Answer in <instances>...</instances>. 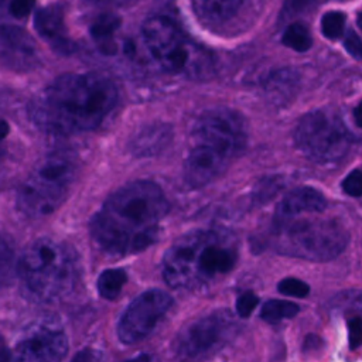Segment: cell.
Segmentation results:
<instances>
[{"instance_id": "cell-1", "label": "cell", "mask_w": 362, "mask_h": 362, "mask_svg": "<svg viewBox=\"0 0 362 362\" xmlns=\"http://www.w3.org/2000/svg\"><path fill=\"white\" fill-rule=\"evenodd\" d=\"M170 204L153 181H133L103 202L89 230L93 242L107 255L127 256L156 243Z\"/></svg>"}, {"instance_id": "cell-2", "label": "cell", "mask_w": 362, "mask_h": 362, "mask_svg": "<svg viewBox=\"0 0 362 362\" xmlns=\"http://www.w3.org/2000/svg\"><path fill=\"white\" fill-rule=\"evenodd\" d=\"M117 99L115 82L103 74H64L33 98L28 115L49 134L90 132L110 115Z\"/></svg>"}, {"instance_id": "cell-3", "label": "cell", "mask_w": 362, "mask_h": 362, "mask_svg": "<svg viewBox=\"0 0 362 362\" xmlns=\"http://www.w3.org/2000/svg\"><path fill=\"white\" fill-rule=\"evenodd\" d=\"M246 122L228 107H212L201 113L189 132V148L184 161V180L201 188L219 177L245 148Z\"/></svg>"}, {"instance_id": "cell-4", "label": "cell", "mask_w": 362, "mask_h": 362, "mask_svg": "<svg viewBox=\"0 0 362 362\" xmlns=\"http://www.w3.org/2000/svg\"><path fill=\"white\" fill-rule=\"evenodd\" d=\"M238 256V242L230 233L218 229L191 230L164 253L163 277L173 288L194 290L228 274Z\"/></svg>"}, {"instance_id": "cell-5", "label": "cell", "mask_w": 362, "mask_h": 362, "mask_svg": "<svg viewBox=\"0 0 362 362\" xmlns=\"http://www.w3.org/2000/svg\"><path fill=\"white\" fill-rule=\"evenodd\" d=\"M78 257L71 246L49 238L28 245L16 263L23 293L37 303H52L68 296L76 284Z\"/></svg>"}, {"instance_id": "cell-6", "label": "cell", "mask_w": 362, "mask_h": 362, "mask_svg": "<svg viewBox=\"0 0 362 362\" xmlns=\"http://www.w3.org/2000/svg\"><path fill=\"white\" fill-rule=\"evenodd\" d=\"M324 212L273 219L269 238L272 247L280 255L304 260L335 259L346 247L349 232L341 219Z\"/></svg>"}, {"instance_id": "cell-7", "label": "cell", "mask_w": 362, "mask_h": 362, "mask_svg": "<svg viewBox=\"0 0 362 362\" xmlns=\"http://www.w3.org/2000/svg\"><path fill=\"white\" fill-rule=\"evenodd\" d=\"M140 35L147 58L164 74L202 78L212 66L206 51L194 44L168 16L148 17Z\"/></svg>"}, {"instance_id": "cell-8", "label": "cell", "mask_w": 362, "mask_h": 362, "mask_svg": "<svg viewBox=\"0 0 362 362\" xmlns=\"http://www.w3.org/2000/svg\"><path fill=\"white\" fill-rule=\"evenodd\" d=\"M76 177V160L68 150L45 156L17 192V209L27 218L51 215L66 199Z\"/></svg>"}, {"instance_id": "cell-9", "label": "cell", "mask_w": 362, "mask_h": 362, "mask_svg": "<svg viewBox=\"0 0 362 362\" xmlns=\"http://www.w3.org/2000/svg\"><path fill=\"white\" fill-rule=\"evenodd\" d=\"M293 139L308 160L324 165L344 160L356 143L342 115L332 107L305 113L298 120Z\"/></svg>"}, {"instance_id": "cell-10", "label": "cell", "mask_w": 362, "mask_h": 362, "mask_svg": "<svg viewBox=\"0 0 362 362\" xmlns=\"http://www.w3.org/2000/svg\"><path fill=\"white\" fill-rule=\"evenodd\" d=\"M236 322L228 310L214 311L185 325L174 339L173 349L181 362H199L229 342Z\"/></svg>"}, {"instance_id": "cell-11", "label": "cell", "mask_w": 362, "mask_h": 362, "mask_svg": "<svg viewBox=\"0 0 362 362\" xmlns=\"http://www.w3.org/2000/svg\"><path fill=\"white\" fill-rule=\"evenodd\" d=\"M171 305L173 298L163 290L150 288L141 293L129 304L119 320V339L127 345L144 339L157 327Z\"/></svg>"}, {"instance_id": "cell-12", "label": "cell", "mask_w": 362, "mask_h": 362, "mask_svg": "<svg viewBox=\"0 0 362 362\" xmlns=\"http://www.w3.org/2000/svg\"><path fill=\"white\" fill-rule=\"evenodd\" d=\"M66 352L65 332L49 322L30 327L16 346L17 362H62Z\"/></svg>"}, {"instance_id": "cell-13", "label": "cell", "mask_w": 362, "mask_h": 362, "mask_svg": "<svg viewBox=\"0 0 362 362\" xmlns=\"http://www.w3.org/2000/svg\"><path fill=\"white\" fill-rule=\"evenodd\" d=\"M41 59L35 40L24 28L0 24V62L14 71H30Z\"/></svg>"}, {"instance_id": "cell-14", "label": "cell", "mask_w": 362, "mask_h": 362, "mask_svg": "<svg viewBox=\"0 0 362 362\" xmlns=\"http://www.w3.org/2000/svg\"><path fill=\"white\" fill-rule=\"evenodd\" d=\"M34 28L55 52L64 55L74 52L75 44L68 37L64 10L59 4H49L38 8L34 14Z\"/></svg>"}, {"instance_id": "cell-15", "label": "cell", "mask_w": 362, "mask_h": 362, "mask_svg": "<svg viewBox=\"0 0 362 362\" xmlns=\"http://www.w3.org/2000/svg\"><path fill=\"white\" fill-rule=\"evenodd\" d=\"M198 20L211 30H225L232 21L238 20L250 4L240 0H197L192 4Z\"/></svg>"}, {"instance_id": "cell-16", "label": "cell", "mask_w": 362, "mask_h": 362, "mask_svg": "<svg viewBox=\"0 0 362 362\" xmlns=\"http://www.w3.org/2000/svg\"><path fill=\"white\" fill-rule=\"evenodd\" d=\"M328 206L325 197L313 187H298L287 192L277 204L273 219H284L303 214L324 212Z\"/></svg>"}, {"instance_id": "cell-17", "label": "cell", "mask_w": 362, "mask_h": 362, "mask_svg": "<svg viewBox=\"0 0 362 362\" xmlns=\"http://www.w3.org/2000/svg\"><path fill=\"white\" fill-rule=\"evenodd\" d=\"M173 137L171 127L165 123H154L143 127L130 143L136 156H154L165 148Z\"/></svg>"}, {"instance_id": "cell-18", "label": "cell", "mask_w": 362, "mask_h": 362, "mask_svg": "<svg viewBox=\"0 0 362 362\" xmlns=\"http://www.w3.org/2000/svg\"><path fill=\"white\" fill-rule=\"evenodd\" d=\"M298 75L293 69L273 71L264 81V92L273 103L284 105L291 100L298 89Z\"/></svg>"}, {"instance_id": "cell-19", "label": "cell", "mask_w": 362, "mask_h": 362, "mask_svg": "<svg viewBox=\"0 0 362 362\" xmlns=\"http://www.w3.org/2000/svg\"><path fill=\"white\" fill-rule=\"evenodd\" d=\"M120 25V20L116 14L105 13L96 17L90 25V37L103 54L115 52V33Z\"/></svg>"}, {"instance_id": "cell-20", "label": "cell", "mask_w": 362, "mask_h": 362, "mask_svg": "<svg viewBox=\"0 0 362 362\" xmlns=\"http://www.w3.org/2000/svg\"><path fill=\"white\" fill-rule=\"evenodd\" d=\"M126 280L127 274L123 269H106L98 277L96 286L99 296L106 300H115L120 294Z\"/></svg>"}, {"instance_id": "cell-21", "label": "cell", "mask_w": 362, "mask_h": 362, "mask_svg": "<svg viewBox=\"0 0 362 362\" xmlns=\"http://www.w3.org/2000/svg\"><path fill=\"white\" fill-rule=\"evenodd\" d=\"M300 307L293 303V301H287V300H269L262 305L260 310V318L264 320L266 322L270 324H277L281 320H287V318H293L294 315H297Z\"/></svg>"}, {"instance_id": "cell-22", "label": "cell", "mask_w": 362, "mask_h": 362, "mask_svg": "<svg viewBox=\"0 0 362 362\" xmlns=\"http://www.w3.org/2000/svg\"><path fill=\"white\" fill-rule=\"evenodd\" d=\"M283 45L298 51V52H305L310 49L313 44V38L310 34V30L303 24V23H291L283 33L281 37Z\"/></svg>"}, {"instance_id": "cell-23", "label": "cell", "mask_w": 362, "mask_h": 362, "mask_svg": "<svg viewBox=\"0 0 362 362\" xmlns=\"http://www.w3.org/2000/svg\"><path fill=\"white\" fill-rule=\"evenodd\" d=\"M346 17L342 11H328L321 18V31L328 40H338L344 35Z\"/></svg>"}, {"instance_id": "cell-24", "label": "cell", "mask_w": 362, "mask_h": 362, "mask_svg": "<svg viewBox=\"0 0 362 362\" xmlns=\"http://www.w3.org/2000/svg\"><path fill=\"white\" fill-rule=\"evenodd\" d=\"M14 266V250L8 240L0 235V287L10 280Z\"/></svg>"}, {"instance_id": "cell-25", "label": "cell", "mask_w": 362, "mask_h": 362, "mask_svg": "<svg viewBox=\"0 0 362 362\" xmlns=\"http://www.w3.org/2000/svg\"><path fill=\"white\" fill-rule=\"evenodd\" d=\"M277 290L288 297H297V298H304L310 293V286L296 277H286L277 284Z\"/></svg>"}, {"instance_id": "cell-26", "label": "cell", "mask_w": 362, "mask_h": 362, "mask_svg": "<svg viewBox=\"0 0 362 362\" xmlns=\"http://www.w3.org/2000/svg\"><path fill=\"white\" fill-rule=\"evenodd\" d=\"M259 304V297L252 291L242 293L236 300V313L240 318H247Z\"/></svg>"}, {"instance_id": "cell-27", "label": "cell", "mask_w": 362, "mask_h": 362, "mask_svg": "<svg viewBox=\"0 0 362 362\" xmlns=\"http://www.w3.org/2000/svg\"><path fill=\"white\" fill-rule=\"evenodd\" d=\"M342 189L351 197H359L362 192V177L361 170L355 168L342 181Z\"/></svg>"}, {"instance_id": "cell-28", "label": "cell", "mask_w": 362, "mask_h": 362, "mask_svg": "<svg viewBox=\"0 0 362 362\" xmlns=\"http://www.w3.org/2000/svg\"><path fill=\"white\" fill-rule=\"evenodd\" d=\"M348 342L349 348L354 351L361 344V318L354 317L348 321Z\"/></svg>"}, {"instance_id": "cell-29", "label": "cell", "mask_w": 362, "mask_h": 362, "mask_svg": "<svg viewBox=\"0 0 362 362\" xmlns=\"http://www.w3.org/2000/svg\"><path fill=\"white\" fill-rule=\"evenodd\" d=\"M344 47L355 59L361 58V38L354 30H349L348 34L345 35Z\"/></svg>"}, {"instance_id": "cell-30", "label": "cell", "mask_w": 362, "mask_h": 362, "mask_svg": "<svg viewBox=\"0 0 362 362\" xmlns=\"http://www.w3.org/2000/svg\"><path fill=\"white\" fill-rule=\"evenodd\" d=\"M71 362H105V356L100 351L93 348H85L79 351Z\"/></svg>"}, {"instance_id": "cell-31", "label": "cell", "mask_w": 362, "mask_h": 362, "mask_svg": "<svg viewBox=\"0 0 362 362\" xmlns=\"http://www.w3.org/2000/svg\"><path fill=\"white\" fill-rule=\"evenodd\" d=\"M33 7H34V3H33V1L17 0V1L10 3L8 11H10L14 17H17V18H24V17H27V16L31 13Z\"/></svg>"}, {"instance_id": "cell-32", "label": "cell", "mask_w": 362, "mask_h": 362, "mask_svg": "<svg viewBox=\"0 0 362 362\" xmlns=\"http://www.w3.org/2000/svg\"><path fill=\"white\" fill-rule=\"evenodd\" d=\"M320 348H322V341L317 337V335H308L304 341V352L310 354V352H317Z\"/></svg>"}, {"instance_id": "cell-33", "label": "cell", "mask_w": 362, "mask_h": 362, "mask_svg": "<svg viewBox=\"0 0 362 362\" xmlns=\"http://www.w3.org/2000/svg\"><path fill=\"white\" fill-rule=\"evenodd\" d=\"M0 362H14L13 354L8 349L4 338L0 335Z\"/></svg>"}, {"instance_id": "cell-34", "label": "cell", "mask_w": 362, "mask_h": 362, "mask_svg": "<svg viewBox=\"0 0 362 362\" xmlns=\"http://www.w3.org/2000/svg\"><path fill=\"white\" fill-rule=\"evenodd\" d=\"M7 134H8V124L6 120L0 119V158L4 154V147H6L4 140H6Z\"/></svg>"}, {"instance_id": "cell-35", "label": "cell", "mask_w": 362, "mask_h": 362, "mask_svg": "<svg viewBox=\"0 0 362 362\" xmlns=\"http://www.w3.org/2000/svg\"><path fill=\"white\" fill-rule=\"evenodd\" d=\"M124 362H154V361L151 359L150 355H147V354H140V355H137V356H133V358H130V359H126Z\"/></svg>"}]
</instances>
